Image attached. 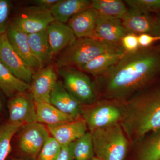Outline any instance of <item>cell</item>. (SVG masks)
Segmentation results:
<instances>
[{
	"instance_id": "1",
	"label": "cell",
	"mask_w": 160,
	"mask_h": 160,
	"mask_svg": "<svg viewBox=\"0 0 160 160\" xmlns=\"http://www.w3.org/2000/svg\"><path fill=\"white\" fill-rule=\"evenodd\" d=\"M160 75V45L126 52L94 83L101 98L126 101L145 90Z\"/></svg>"
},
{
	"instance_id": "2",
	"label": "cell",
	"mask_w": 160,
	"mask_h": 160,
	"mask_svg": "<svg viewBox=\"0 0 160 160\" xmlns=\"http://www.w3.org/2000/svg\"><path fill=\"white\" fill-rule=\"evenodd\" d=\"M120 125L130 145L160 128V89L139 92L126 101Z\"/></svg>"
},
{
	"instance_id": "3",
	"label": "cell",
	"mask_w": 160,
	"mask_h": 160,
	"mask_svg": "<svg viewBox=\"0 0 160 160\" xmlns=\"http://www.w3.org/2000/svg\"><path fill=\"white\" fill-rule=\"evenodd\" d=\"M122 48L121 45L106 42L95 38H79L58 54L55 65L58 69L68 67L78 69L104 52Z\"/></svg>"
},
{
	"instance_id": "4",
	"label": "cell",
	"mask_w": 160,
	"mask_h": 160,
	"mask_svg": "<svg viewBox=\"0 0 160 160\" xmlns=\"http://www.w3.org/2000/svg\"><path fill=\"white\" fill-rule=\"evenodd\" d=\"M95 156L101 160H124L130 145L120 123L91 132Z\"/></svg>"
},
{
	"instance_id": "5",
	"label": "cell",
	"mask_w": 160,
	"mask_h": 160,
	"mask_svg": "<svg viewBox=\"0 0 160 160\" xmlns=\"http://www.w3.org/2000/svg\"><path fill=\"white\" fill-rule=\"evenodd\" d=\"M126 108V101L98 99L94 103L82 106V117L89 132L120 123Z\"/></svg>"
},
{
	"instance_id": "6",
	"label": "cell",
	"mask_w": 160,
	"mask_h": 160,
	"mask_svg": "<svg viewBox=\"0 0 160 160\" xmlns=\"http://www.w3.org/2000/svg\"><path fill=\"white\" fill-rule=\"evenodd\" d=\"M67 91L82 106H88L98 98L95 83L84 72L74 67L58 69Z\"/></svg>"
},
{
	"instance_id": "7",
	"label": "cell",
	"mask_w": 160,
	"mask_h": 160,
	"mask_svg": "<svg viewBox=\"0 0 160 160\" xmlns=\"http://www.w3.org/2000/svg\"><path fill=\"white\" fill-rule=\"evenodd\" d=\"M54 21L49 9L33 5L24 8L11 24L29 35L46 30Z\"/></svg>"
},
{
	"instance_id": "8",
	"label": "cell",
	"mask_w": 160,
	"mask_h": 160,
	"mask_svg": "<svg viewBox=\"0 0 160 160\" xmlns=\"http://www.w3.org/2000/svg\"><path fill=\"white\" fill-rule=\"evenodd\" d=\"M0 61L16 77L30 85L35 72L15 51L6 33L0 36Z\"/></svg>"
},
{
	"instance_id": "9",
	"label": "cell",
	"mask_w": 160,
	"mask_h": 160,
	"mask_svg": "<svg viewBox=\"0 0 160 160\" xmlns=\"http://www.w3.org/2000/svg\"><path fill=\"white\" fill-rule=\"evenodd\" d=\"M8 107L10 122L24 126L37 122L35 102L31 93L15 95L9 100Z\"/></svg>"
},
{
	"instance_id": "10",
	"label": "cell",
	"mask_w": 160,
	"mask_h": 160,
	"mask_svg": "<svg viewBox=\"0 0 160 160\" xmlns=\"http://www.w3.org/2000/svg\"><path fill=\"white\" fill-rule=\"evenodd\" d=\"M49 138V130L43 124L38 122L32 123L24 126L19 146L23 152L35 158Z\"/></svg>"
},
{
	"instance_id": "11",
	"label": "cell",
	"mask_w": 160,
	"mask_h": 160,
	"mask_svg": "<svg viewBox=\"0 0 160 160\" xmlns=\"http://www.w3.org/2000/svg\"><path fill=\"white\" fill-rule=\"evenodd\" d=\"M58 81L57 74L52 65L35 72L30 84V90L35 102L49 103L52 92Z\"/></svg>"
},
{
	"instance_id": "12",
	"label": "cell",
	"mask_w": 160,
	"mask_h": 160,
	"mask_svg": "<svg viewBox=\"0 0 160 160\" xmlns=\"http://www.w3.org/2000/svg\"><path fill=\"white\" fill-rule=\"evenodd\" d=\"M6 34L9 42L15 51L31 68L37 71L44 66L32 51L28 42V35L12 26H7Z\"/></svg>"
},
{
	"instance_id": "13",
	"label": "cell",
	"mask_w": 160,
	"mask_h": 160,
	"mask_svg": "<svg viewBox=\"0 0 160 160\" xmlns=\"http://www.w3.org/2000/svg\"><path fill=\"white\" fill-rule=\"evenodd\" d=\"M127 33L121 20L99 14L94 38L106 42L121 45V40Z\"/></svg>"
},
{
	"instance_id": "14",
	"label": "cell",
	"mask_w": 160,
	"mask_h": 160,
	"mask_svg": "<svg viewBox=\"0 0 160 160\" xmlns=\"http://www.w3.org/2000/svg\"><path fill=\"white\" fill-rule=\"evenodd\" d=\"M48 41L54 57L72 45L77 38L68 25L54 21L46 29Z\"/></svg>"
},
{
	"instance_id": "15",
	"label": "cell",
	"mask_w": 160,
	"mask_h": 160,
	"mask_svg": "<svg viewBox=\"0 0 160 160\" xmlns=\"http://www.w3.org/2000/svg\"><path fill=\"white\" fill-rule=\"evenodd\" d=\"M49 103L75 119L82 117V106L67 91L62 81H58L56 84L50 95Z\"/></svg>"
},
{
	"instance_id": "16",
	"label": "cell",
	"mask_w": 160,
	"mask_h": 160,
	"mask_svg": "<svg viewBox=\"0 0 160 160\" xmlns=\"http://www.w3.org/2000/svg\"><path fill=\"white\" fill-rule=\"evenodd\" d=\"M48 129L52 137L62 146L73 142L86 134L88 130L82 117L57 126H48Z\"/></svg>"
},
{
	"instance_id": "17",
	"label": "cell",
	"mask_w": 160,
	"mask_h": 160,
	"mask_svg": "<svg viewBox=\"0 0 160 160\" xmlns=\"http://www.w3.org/2000/svg\"><path fill=\"white\" fill-rule=\"evenodd\" d=\"M128 32L138 35L153 34L157 22V16L140 13L132 9H128L121 20Z\"/></svg>"
},
{
	"instance_id": "18",
	"label": "cell",
	"mask_w": 160,
	"mask_h": 160,
	"mask_svg": "<svg viewBox=\"0 0 160 160\" xmlns=\"http://www.w3.org/2000/svg\"><path fill=\"white\" fill-rule=\"evenodd\" d=\"M98 12L94 8L80 12L69 20L68 25L77 38H93Z\"/></svg>"
},
{
	"instance_id": "19",
	"label": "cell",
	"mask_w": 160,
	"mask_h": 160,
	"mask_svg": "<svg viewBox=\"0 0 160 160\" xmlns=\"http://www.w3.org/2000/svg\"><path fill=\"white\" fill-rule=\"evenodd\" d=\"M126 53L122 48L106 52L78 69L97 78L111 69Z\"/></svg>"
},
{
	"instance_id": "20",
	"label": "cell",
	"mask_w": 160,
	"mask_h": 160,
	"mask_svg": "<svg viewBox=\"0 0 160 160\" xmlns=\"http://www.w3.org/2000/svg\"><path fill=\"white\" fill-rule=\"evenodd\" d=\"M91 7L89 0H59L49 10L55 21L66 24L76 14Z\"/></svg>"
},
{
	"instance_id": "21",
	"label": "cell",
	"mask_w": 160,
	"mask_h": 160,
	"mask_svg": "<svg viewBox=\"0 0 160 160\" xmlns=\"http://www.w3.org/2000/svg\"><path fill=\"white\" fill-rule=\"evenodd\" d=\"M133 146L136 147L134 160H160V128L149 132Z\"/></svg>"
},
{
	"instance_id": "22",
	"label": "cell",
	"mask_w": 160,
	"mask_h": 160,
	"mask_svg": "<svg viewBox=\"0 0 160 160\" xmlns=\"http://www.w3.org/2000/svg\"><path fill=\"white\" fill-rule=\"evenodd\" d=\"M37 122L48 126H57L76 119L60 111L49 103L35 102Z\"/></svg>"
},
{
	"instance_id": "23",
	"label": "cell",
	"mask_w": 160,
	"mask_h": 160,
	"mask_svg": "<svg viewBox=\"0 0 160 160\" xmlns=\"http://www.w3.org/2000/svg\"><path fill=\"white\" fill-rule=\"evenodd\" d=\"M28 42L32 52L45 66L54 58L48 41L46 29L28 35Z\"/></svg>"
},
{
	"instance_id": "24",
	"label": "cell",
	"mask_w": 160,
	"mask_h": 160,
	"mask_svg": "<svg viewBox=\"0 0 160 160\" xmlns=\"http://www.w3.org/2000/svg\"><path fill=\"white\" fill-rule=\"evenodd\" d=\"M30 85L16 77L0 61V89L9 97L30 91Z\"/></svg>"
},
{
	"instance_id": "25",
	"label": "cell",
	"mask_w": 160,
	"mask_h": 160,
	"mask_svg": "<svg viewBox=\"0 0 160 160\" xmlns=\"http://www.w3.org/2000/svg\"><path fill=\"white\" fill-rule=\"evenodd\" d=\"M92 7L100 15L121 20L128 9L121 0H92Z\"/></svg>"
},
{
	"instance_id": "26",
	"label": "cell",
	"mask_w": 160,
	"mask_h": 160,
	"mask_svg": "<svg viewBox=\"0 0 160 160\" xmlns=\"http://www.w3.org/2000/svg\"><path fill=\"white\" fill-rule=\"evenodd\" d=\"M74 160H91L95 156L94 147L89 132L73 143Z\"/></svg>"
},
{
	"instance_id": "27",
	"label": "cell",
	"mask_w": 160,
	"mask_h": 160,
	"mask_svg": "<svg viewBox=\"0 0 160 160\" xmlns=\"http://www.w3.org/2000/svg\"><path fill=\"white\" fill-rule=\"evenodd\" d=\"M22 127L8 122L0 126V160H5L11 151V142L14 134Z\"/></svg>"
},
{
	"instance_id": "28",
	"label": "cell",
	"mask_w": 160,
	"mask_h": 160,
	"mask_svg": "<svg viewBox=\"0 0 160 160\" xmlns=\"http://www.w3.org/2000/svg\"><path fill=\"white\" fill-rule=\"evenodd\" d=\"M130 9L145 14H160V0H126Z\"/></svg>"
},
{
	"instance_id": "29",
	"label": "cell",
	"mask_w": 160,
	"mask_h": 160,
	"mask_svg": "<svg viewBox=\"0 0 160 160\" xmlns=\"http://www.w3.org/2000/svg\"><path fill=\"white\" fill-rule=\"evenodd\" d=\"M61 147L54 138L50 137L39 153L38 160H56Z\"/></svg>"
},
{
	"instance_id": "30",
	"label": "cell",
	"mask_w": 160,
	"mask_h": 160,
	"mask_svg": "<svg viewBox=\"0 0 160 160\" xmlns=\"http://www.w3.org/2000/svg\"><path fill=\"white\" fill-rule=\"evenodd\" d=\"M121 45L127 53L137 51L140 48L138 35L128 32L121 40Z\"/></svg>"
},
{
	"instance_id": "31",
	"label": "cell",
	"mask_w": 160,
	"mask_h": 160,
	"mask_svg": "<svg viewBox=\"0 0 160 160\" xmlns=\"http://www.w3.org/2000/svg\"><path fill=\"white\" fill-rule=\"evenodd\" d=\"M11 2L8 0H0V36L6 33Z\"/></svg>"
},
{
	"instance_id": "32",
	"label": "cell",
	"mask_w": 160,
	"mask_h": 160,
	"mask_svg": "<svg viewBox=\"0 0 160 160\" xmlns=\"http://www.w3.org/2000/svg\"><path fill=\"white\" fill-rule=\"evenodd\" d=\"M140 48H149L157 42H160V36L144 33L138 35Z\"/></svg>"
},
{
	"instance_id": "33",
	"label": "cell",
	"mask_w": 160,
	"mask_h": 160,
	"mask_svg": "<svg viewBox=\"0 0 160 160\" xmlns=\"http://www.w3.org/2000/svg\"><path fill=\"white\" fill-rule=\"evenodd\" d=\"M73 143L62 146L56 160H74Z\"/></svg>"
},
{
	"instance_id": "34",
	"label": "cell",
	"mask_w": 160,
	"mask_h": 160,
	"mask_svg": "<svg viewBox=\"0 0 160 160\" xmlns=\"http://www.w3.org/2000/svg\"><path fill=\"white\" fill-rule=\"evenodd\" d=\"M59 0H34L32 1L31 2L34 6L44 9H50Z\"/></svg>"
},
{
	"instance_id": "35",
	"label": "cell",
	"mask_w": 160,
	"mask_h": 160,
	"mask_svg": "<svg viewBox=\"0 0 160 160\" xmlns=\"http://www.w3.org/2000/svg\"><path fill=\"white\" fill-rule=\"evenodd\" d=\"M152 35L160 36V14L157 16V22Z\"/></svg>"
},
{
	"instance_id": "36",
	"label": "cell",
	"mask_w": 160,
	"mask_h": 160,
	"mask_svg": "<svg viewBox=\"0 0 160 160\" xmlns=\"http://www.w3.org/2000/svg\"><path fill=\"white\" fill-rule=\"evenodd\" d=\"M91 160H101L98 158L96 157V156H94V157L92 158Z\"/></svg>"
},
{
	"instance_id": "37",
	"label": "cell",
	"mask_w": 160,
	"mask_h": 160,
	"mask_svg": "<svg viewBox=\"0 0 160 160\" xmlns=\"http://www.w3.org/2000/svg\"><path fill=\"white\" fill-rule=\"evenodd\" d=\"M2 109V103H1V101H0V110H1Z\"/></svg>"
},
{
	"instance_id": "38",
	"label": "cell",
	"mask_w": 160,
	"mask_h": 160,
	"mask_svg": "<svg viewBox=\"0 0 160 160\" xmlns=\"http://www.w3.org/2000/svg\"></svg>"
},
{
	"instance_id": "39",
	"label": "cell",
	"mask_w": 160,
	"mask_h": 160,
	"mask_svg": "<svg viewBox=\"0 0 160 160\" xmlns=\"http://www.w3.org/2000/svg\"></svg>"
}]
</instances>
